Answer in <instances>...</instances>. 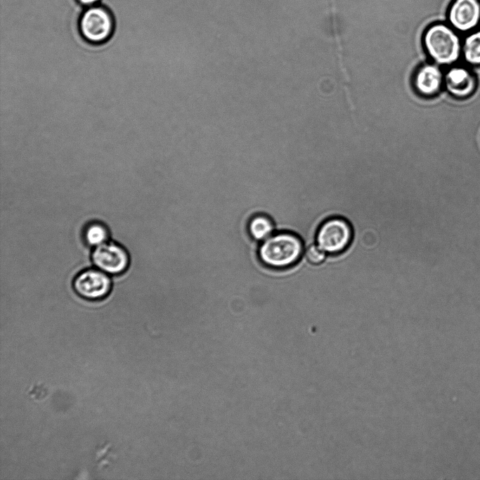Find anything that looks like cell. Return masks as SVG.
Instances as JSON below:
<instances>
[{
  "label": "cell",
  "mask_w": 480,
  "mask_h": 480,
  "mask_svg": "<svg viewBox=\"0 0 480 480\" xmlns=\"http://www.w3.org/2000/svg\"><path fill=\"white\" fill-rule=\"evenodd\" d=\"M422 43L430 61L442 67L457 64L461 58V34L447 22L429 24L423 31Z\"/></svg>",
  "instance_id": "cell-1"
},
{
  "label": "cell",
  "mask_w": 480,
  "mask_h": 480,
  "mask_svg": "<svg viewBox=\"0 0 480 480\" xmlns=\"http://www.w3.org/2000/svg\"><path fill=\"white\" fill-rule=\"evenodd\" d=\"M304 249V242L297 234L280 232L264 240L259 249V256L266 266L285 268L297 264Z\"/></svg>",
  "instance_id": "cell-2"
},
{
  "label": "cell",
  "mask_w": 480,
  "mask_h": 480,
  "mask_svg": "<svg viewBox=\"0 0 480 480\" xmlns=\"http://www.w3.org/2000/svg\"><path fill=\"white\" fill-rule=\"evenodd\" d=\"M115 18L105 6L96 4L86 8L78 20V30L81 37L88 44L100 46L112 37Z\"/></svg>",
  "instance_id": "cell-3"
},
{
  "label": "cell",
  "mask_w": 480,
  "mask_h": 480,
  "mask_svg": "<svg viewBox=\"0 0 480 480\" xmlns=\"http://www.w3.org/2000/svg\"><path fill=\"white\" fill-rule=\"evenodd\" d=\"M353 236V228L347 219L339 216H332L319 225L315 242L327 254L335 255L348 248Z\"/></svg>",
  "instance_id": "cell-4"
},
{
  "label": "cell",
  "mask_w": 480,
  "mask_h": 480,
  "mask_svg": "<svg viewBox=\"0 0 480 480\" xmlns=\"http://www.w3.org/2000/svg\"><path fill=\"white\" fill-rule=\"evenodd\" d=\"M446 22L465 35L480 27V0H452L446 11Z\"/></svg>",
  "instance_id": "cell-5"
},
{
  "label": "cell",
  "mask_w": 480,
  "mask_h": 480,
  "mask_svg": "<svg viewBox=\"0 0 480 480\" xmlns=\"http://www.w3.org/2000/svg\"><path fill=\"white\" fill-rule=\"evenodd\" d=\"M443 89L453 97L463 99L474 93L477 86L476 74L472 67L461 61L443 67Z\"/></svg>",
  "instance_id": "cell-6"
},
{
  "label": "cell",
  "mask_w": 480,
  "mask_h": 480,
  "mask_svg": "<svg viewBox=\"0 0 480 480\" xmlns=\"http://www.w3.org/2000/svg\"><path fill=\"white\" fill-rule=\"evenodd\" d=\"M444 70L430 61L420 65L415 71L412 84L418 96L432 99L443 89Z\"/></svg>",
  "instance_id": "cell-7"
},
{
  "label": "cell",
  "mask_w": 480,
  "mask_h": 480,
  "mask_svg": "<svg viewBox=\"0 0 480 480\" xmlns=\"http://www.w3.org/2000/svg\"><path fill=\"white\" fill-rule=\"evenodd\" d=\"M111 280L106 273L99 269H87L74 278L73 287L82 298L98 300L104 298L110 292Z\"/></svg>",
  "instance_id": "cell-8"
},
{
  "label": "cell",
  "mask_w": 480,
  "mask_h": 480,
  "mask_svg": "<svg viewBox=\"0 0 480 480\" xmlns=\"http://www.w3.org/2000/svg\"><path fill=\"white\" fill-rule=\"evenodd\" d=\"M91 259L98 269L111 275L124 272L129 263V255L122 247L108 242L95 247Z\"/></svg>",
  "instance_id": "cell-9"
},
{
  "label": "cell",
  "mask_w": 480,
  "mask_h": 480,
  "mask_svg": "<svg viewBox=\"0 0 480 480\" xmlns=\"http://www.w3.org/2000/svg\"><path fill=\"white\" fill-rule=\"evenodd\" d=\"M460 61L467 65H480V29L465 35Z\"/></svg>",
  "instance_id": "cell-10"
},
{
  "label": "cell",
  "mask_w": 480,
  "mask_h": 480,
  "mask_svg": "<svg viewBox=\"0 0 480 480\" xmlns=\"http://www.w3.org/2000/svg\"><path fill=\"white\" fill-rule=\"evenodd\" d=\"M273 229V221L265 215L254 216L248 224V231L250 235L259 241L264 240L270 237Z\"/></svg>",
  "instance_id": "cell-11"
},
{
  "label": "cell",
  "mask_w": 480,
  "mask_h": 480,
  "mask_svg": "<svg viewBox=\"0 0 480 480\" xmlns=\"http://www.w3.org/2000/svg\"><path fill=\"white\" fill-rule=\"evenodd\" d=\"M108 231L107 228L99 223H93L86 227L84 239L88 245L98 247L107 242Z\"/></svg>",
  "instance_id": "cell-12"
},
{
  "label": "cell",
  "mask_w": 480,
  "mask_h": 480,
  "mask_svg": "<svg viewBox=\"0 0 480 480\" xmlns=\"http://www.w3.org/2000/svg\"><path fill=\"white\" fill-rule=\"evenodd\" d=\"M327 257V254L316 242L306 246L304 257L309 264L312 265L320 264L326 259Z\"/></svg>",
  "instance_id": "cell-13"
},
{
  "label": "cell",
  "mask_w": 480,
  "mask_h": 480,
  "mask_svg": "<svg viewBox=\"0 0 480 480\" xmlns=\"http://www.w3.org/2000/svg\"><path fill=\"white\" fill-rule=\"evenodd\" d=\"M100 0H76V1L85 8L98 4Z\"/></svg>",
  "instance_id": "cell-14"
}]
</instances>
